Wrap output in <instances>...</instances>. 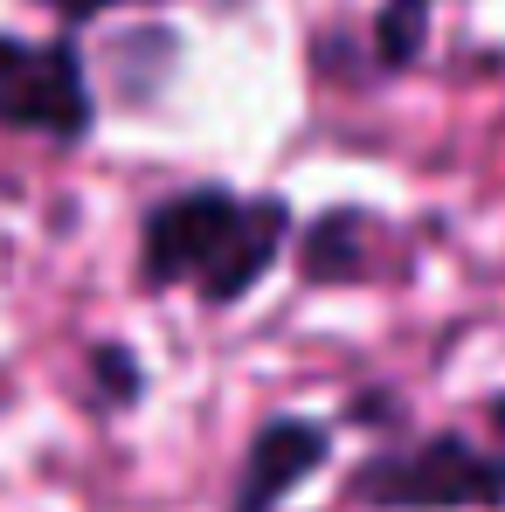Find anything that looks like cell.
<instances>
[{
	"instance_id": "cell-1",
	"label": "cell",
	"mask_w": 505,
	"mask_h": 512,
	"mask_svg": "<svg viewBox=\"0 0 505 512\" xmlns=\"http://www.w3.org/2000/svg\"><path fill=\"white\" fill-rule=\"evenodd\" d=\"M291 243V208L270 194L229 187H187L146 215V284H187L208 305H236L270 277V263Z\"/></svg>"
},
{
	"instance_id": "cell-2",
	"label": "cell",
	"mask_w": 505,
	"mask_h": 512,
	"mask_svg": "<svg viewBox=\"0 0 505 512\" xmlns=\"http://www.w3.org/2000/svg\"><path fill=\"white\" fill-rule=\"evenodd\" d=\"M353 499L374 512H478L505 506V457L464 436H429L416 450H381L353 471Z\"/></svg>"
},
{
	"instance_id": "cell-3",
	"label": "cell",
	"mask_w": 505,
	"mask_h": 512,
	"mask_svg": "<svg viewBox=\"0 0 505 512\" xmlns=\"http://www.w3.org/2000/svg\"><path fill=\"white\" fill-rule=\"evenodd\" d=\"M90 77L77 42H21L0 35V125L77 146L90 132Z\"/></svg>"
},
{
	"instance_id": "cell-4",
	"label": "cell",
	"mask_w": 505,
	"mask_h": 512,
	"mask_svg": "<svg viewBox=\"0 0 505 512\" xmlns=\"http://www.w3.org/2000/svg\"><path fill=\"white\" fill-rule=\"evenodd\" d=\"M333 436L312 416H277L256 429V443L243 450V478H236V506L229 512H277L319 464H326Z\"/></svg>"
},
{
	"instance_id": "cell-5",
	"label": "cell",
	"mask_w": 505,
	"mask_h": 512,
	"mask_svg": "<svg viewBox=\"0 0 505 512\" xmlns=\"http://www.w3.org/2000/svg\"><path fill=\"white\" fill-rule=\"evenodd\" d=\"M360 236H367L360 215H326L319 229H305V277H312V284L353 277V270H360Z\"/></svg>"
},
{
	"instance_id": "cell-6",
	"label": "cell",
	"mask_w": 505,
	"mask_h": 512,
	"mask_svg": "<svg viewBox=\"0 0 505 512\" xmlns=\"http://www.w3.org/2000/svg\"><path fill=\"white\" fill-rule=\"evenodd\" d=\"M56 21H70V28H84V21H97V14H111V7H132V0H42Z\"/></svg>"
},
{
	"instance_id": "cell-7",
	"label": "cell",
	"mask_w": 505,
	"mask_h": 512,
	"mask_svg": "<svg viewBox=\"0 0 505 512\" xmlns=\"http://www.w3.org/2000/svg\"><path fill=\"white\" fill-rule=\"evenodd\" d=\"M395 7H416V14H429V0H395Z\"/></svg>"
},
{
	"instance_id": "cell-8",
	"label": "cell",
	"mask_w": 505,
	"mask_h": 512,
	"mask_svg": "<svg viewBox=\"0 0 505 512\" xmlns=\"http://www.w3.org/2000/svg\"><path fill=\"white\" fill-rule=\"evenodd\" d=\"M492 416H499V423H505V402H499V409H492Z\"/></svg>"
}]
</instances>
